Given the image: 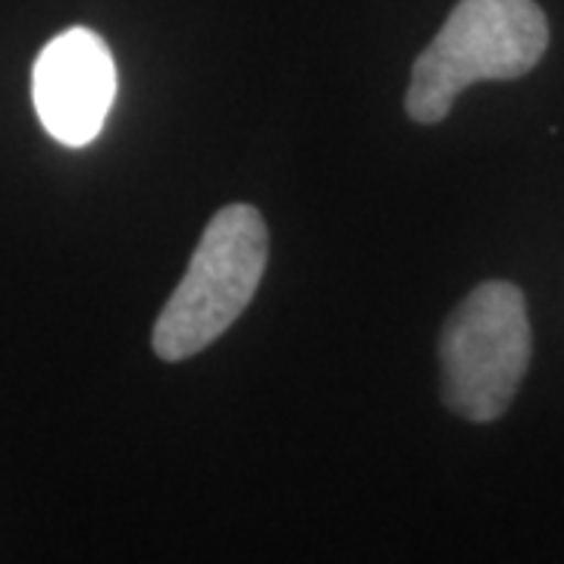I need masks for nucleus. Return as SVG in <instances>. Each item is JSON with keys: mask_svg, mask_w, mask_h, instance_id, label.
Returning <instances> with one entry per match:
<instances>
[{"mask_svg": "<svg viewBox=\"0 0 564 564\" xmlns=\"http://www.w3.org/2000/svg\"><path fill=\"white\" fill-rule=\"evenodd\" d=\"M533 336L524 292L514 282H480L445 321L440 336L445 404L474 423H489L511 408Z\"/></svg>", "mask_w": 564, "mask_h": 564, "instance_id": "nucleus-3", "label": "nucleus"}, {"mask_svg": "<svg viewBox=\"0 0 564 564\" xmlns=\"http://www.w3.org/2000/svg\"><path fill=\"white\" fill-rule=\"evenodd\" d=\"M32 98L57 141L82 148L98 139L117 98V63L101 35L69 29L51 41L32 69Z\"/></svg>", "mask_w": 564, "mask_h": 564, "instance_id": "nucleus-4", "label": "nucleus"}, {"mask_svg": "<svg viewBox=\"0 0 564 564\" xmlns=\"http://www.w3.org/2000/svg\"><path fill=\"white\" fill-rule=\"evenodd\" d=\"M267 270V223L251 204H229L207 223L185 276L163 304L151 343L163 361H185L217 343L251 304Z\"/></svg>", "mask_w": 564, "mask_h": 564, "instance_id": "nucleus-2", "label": "nucleus"}, {"mask_svg": "<svg viewBox=\"0 0 564 564\" xmlns=\"http://www.w3.org/2000/svg\"><path fill=\"white\" fill-rule=\"evenodd\" d=\"M549 22L533 0H462L414 61L404 110L414 122L433 126L452 104L484 79H521L543 61Z\"/></svg>", "mask_w": 564, "mask_h": 564, "instance_id": "nucleus-1", "label": "nucleus"}]
</instances>
